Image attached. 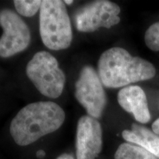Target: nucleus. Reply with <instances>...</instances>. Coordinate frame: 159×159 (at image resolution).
<instances>
[{"label":"nucleus","mask_w":159,"mask_h":159,"mask_svg":"<svg viewBox=\"0 0 159 159\" xmlns=\"http://www.w3.org/2000/svg\"><path fill=\"white\" fill-rule=\"evenodd\" d=\"M152 131L157 135H159V118L156 119L152 125Z\"/></svg>","instance_id":"4468645a"},{"label":"nucleus","mask_w":159,"mask_h":159,"mask_svg":"<svg viewBox=\"0 0 159 159\" xmlns=\"http://www.w3.org/2000/svg\"><path fill=\"white\" fill-rule=\"evenodd\" d=\"M117 100L125 111L132 114L137 122L145 124L150 122L151 116L147 96L138 85L126 86L119 91Z\"/></svg>","instance_id":"1a4fd4ad"},{"label":"nucleus","mask_w":159,"mask_h":159,"mask_svg":"<svg viewBox=\"0 0 159 159\" xmlns=\"http://www.w3.org/2000/svg\"><path fill=\"white\" fill-rule=\"evenodd\" d=\"M56 159H75V158H74V157H73L70 154L64 153V154L61 155V156L57 157Z\"/></svg>","instance_id":"2eb2a0df"},{"label":"nucleus","mask_w":159,"mask_h":159,"mask_svg":"<svg viewBox=\"0 0 159 159\" xmlns=\"http://www.w3.org/2000/svg\"><path fill=\"white\" fill-rule=\"evenodd\" d=\"M102 149V130L94 117L85 115L79 119L76 134L77 159H96Z\"/></svg>","instance_id":"6e6552de"},{"label":"nucleus","mask_w":159,"mask_h":159,"mask_svg":"<svg viewBox=\"0 0 159 159\" xmlns=\"http://www.w3.org/2000/svg\"><path fill=\"white\" fill-rule=\"evenodd\" d=\"M63 2H64L65 4H67V5H71V4L73 3L72 0H71V1H69V0H66V1H63Z\"/></svg>","instance_id":"f3484780"},{"label":"nucleus","mask_w":159,"mask_h":159,"mask_svg":"<svg viewBox=\"0 0 159 159\" xmlns=\"http://www.w3.org/2000/svg\"><path fill=\"white\" fill-rule=\"evenodd\" d=\"M26 74L43 96L55 99L62 94L65 74L59 68L57 59L48 52L35 53L27 63Z\"/></svg>","instance_id":"20e7f679"},{"label":"nucleus","mask_w":159,"mask_h":159,"mask_svg":"<svg viewBox=\"0 0 159 159\" xmlns=\"http://www.w3.org/2000/svg\"><path fill=\"white\" fill-rule=\"evenodd\" d=\"M114 159H158V158L150 152L137 145L123 143L117 148Z\"/></svg>","instance_id":"9b49d317"},{"label":"nucleus","mask_w":159,"mask_h":159,"mask_svg":"<svg viewBox=\"0 0 159 159\" xmlns=\"http://www.w3.org/2000/svg\"><path fill=\"white\" fill-rule=\"evenodd\" d=\"M144 41L147 47L151 50L159 51V21L152 24L147 30Z\"/></svg>","instance_id":"ddd939ff"},{"label":"nucleus","mask_w":159,"mask_h":159,"mask_svg":"<svg viewBox=\"0 0 159 159\" xmlns=\"http://www.w3.org/2000/svg\"><path fill=\"white\" fill-rule=\"evenodd\" d=\"M65 117L64 111L57 103H30L21 108L11 121L10 134L18 145L27 146L58 130Z\"/></svg>","instance_id":"f257e3e1"},{"label":"nucleus","mask_w":159,"mask_h":159,"mask_svg":"<svg viewBox=\"0 0 159 159\" xmlns=\"http://www.w3.org/2000/svg\"><path fill=\"white\" fill-rule=\"evenodd\" d=\"M39 30L42 42L52 50H62L70 47L72 29L63 1H42L39 15Z\"/></svg>","instance_id":"7ed1b4c3"},{"label":"nucleus","mask_w":159,"mask_h":159,"mask_svg":"<svg viewBox=\"0 0 159 159\" xmlns=\"http://www.w3.org/2000/svg\"><path fill=\"white\" fill-rule=\"evenodd\" d=\"M121 9L117 4L108 0H98L87 4L76 12L75 16L77 30L92 33L104 27L111 28L120 22Z\"/></svg>","instance_id":"0eeeda50"},{"label":"nucleus","mask_w":159,"mask_h":159,"mask_svg":"<svg viewBox=\"0 0 159 159\" xmlns=\"http://www.w3.org/2000/svg\"><path fill=\"white\" fill-rule=\"evenodd\" d=\"M75 97L89 116L98 119L107 102L106 95L99 75L93 67H83L75 83Z\"/></svg>","instance_id":"423d86ee"},{"label":"nucleus","mask_w":159,"mask_h":159,"mask_svg":"<svg viewBox=\"0 0 159 159\" xmlns=\"http://www.w3.org/2000/svg\"><path fill=\"white\" fill-rule=\"evenodd\" d=\"M122 136L128 143L144 148L159 158V137L153 131L133 123L131 130H123Z\"/></svg>","instance_id":"9d476101"},{"label":"nucleus","mask_w":159,"mask_h":159,"mask_svg":"<svg viewBox=\"0 0 159 159\" xmlns=\"http://www.w3.org/2000/svg\"><path fill=\"white\" fill-rule=\"evenodd\" d=\"M0 26L3 33L0 38V57H12L25 50L31 41L29 27L14 11H0Z\"/></svg>","instance_id":"39448f33"},{"label":"nucleus","mask_w":159,"mask_h":159,"mask_svg":"<svg viewBox=\"0 0 159 159\" xmlns=\"http://www.w3.org/2000/svg\"><path fill=\"white\" fill-rule=\"evenodd\" d=\"M18 13L25 17L33 16L41 8L42 1L40 0H15L13 2Z\"/></svg>","instance_id":"f8f14e48"},{"label":"nucleus","mask_w":159,"mask_h":159,"mask_svg":"<svg viewBox=\"0 0 159 159\" xmlns=\"http://www.w3.org/2000/svg\"><path fill=\"white\" fill-rule=\"evenodd\" d=\"M97 74L104 86L116 89L153 78L156 70L146 60L132 56L121 47H113L99 57Z\"/></svg>","instance_id":"f03ea898"},{"label":"nucleus","mask_w":159,"mask_h":159,"mask_svg":"<svg viewBox=\"0 0 159 159\" xmlns=\"http://www.w3.org/2000/svg\"><path fill=\"white\" fill-rule=\"evenodd\" d=\"M45 156V152H43V150H39V151H38V152H37V156L39 157H42V156Z\"/></svg>","instance_id":"dca6fc26"}]
</instances>
